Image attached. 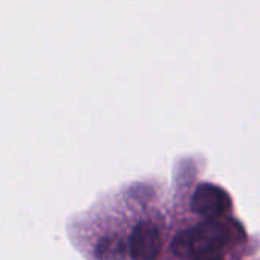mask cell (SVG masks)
<instances>
[{
	"instance_id": "obj_2",
	"label": "cell",
	"mask_w": 260,
	"mask_h": 260,
	"mask_svg": "<svg viewBox=\"0 0 260 260\" xmlns=\"http://www.w3.org/2000/svg\"><path fill=\"white\" fill-rule=\"evenodd\" d=\"M231 207L230 196L226 191L213 184H201L193 193L191 208L208 219H216L225 214Z\"/></svg>"
},
{
	"instance_id": "obj_3",
	"label": "cell",
	"mask_w": 260,
	"mask_h": 260,
	"mask_svg": "<svg viewBox=\"0 0 260 260\" xmlns=\"http://www.w3.org/2000/svg\"><path fill=\"white\" fill-rule=\"evenodd\" d=\"M161 251V234L147 222L135 226L128 240V252L134 260H156Z\"/></svg>"
},
{
	"instance_id": "obj_4",
	"label": "cell",
	"mask_w": 260,
	"mask_h": 260,
	"mask_svg": "<svg viewBox=\"0 0 260 260\" xmlns=\"http://www.w3.org/2000/svg\"><path fill=\"white\" fill-rule=\"evenodd\" d=\"M125 243L118 236L103 237L93 249V254L100 260H121L125 255Z\"/></svg>"
},
{
	"instance_id": "obj_1",
	"label": "cell",
	"mask_w": 260,
	"mask_h": 260,
	"mask_svg": "<svg viewBox=\"0 0 260 260\" xmlns=\"http://www.w3.org/2000/svg\"><path fill=\"white\" fill-rule=\"evenodd\" d=\"M228 230L225 225L216 220L199 223L193 228L181 231L173 243L172 249L179 257H199L205 254H214L228 242Z\"/></svg>"
},
{
	"instance_id": "obj_5",
	"label": "cell",
	"mask_w": 260,
	"mask_h": 260,
	"mask_svg": "<svg viewBox=\"0 0 260 260\" xmlns=\"http://www.w3.org/2000/svg\"><path fill=\"white\" fill-rule=\"evenodd\" d=\"M194 260H222L220 257H217V255H214V254H205V255H199V257H196Z\"/></svg>"
}]
</instances>
